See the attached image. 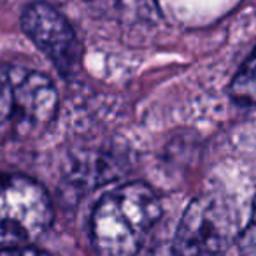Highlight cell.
Returning a JSON list of instances; mask_svg holds the SVG:
<instances>
[{
    "label": "cell",
    "mask_w": 256,
    "mask_h": 256,
    "mask_svg": "<svg viewBox=\"0 0 256 256\" xmlns=\"http://www.w3.org/2000/svg\"><path fill=\"white\" fill-rule=\"evenodd\" d=\"M162 218L156 193L144 182H128L107 192L90 221L93 246L102 254H134Z\"/></svg>",
    "instance_id": "1"
},
{
    "label": "cell",
    "mask_w": 256,
    "mask_h": 256,
    "mask_svg": "<svg viewBox=\"0 0 256 256\" xmlns=\"http://www.w3.org/2000/svg\"><path fill=\"white\" fill-rule=\"evenodd\" d=\"M58 93L42 72L0 65V137H28L54 120Z\"/></svg>",
    "instance_id": "2"
},
{
    "label": "cell",
    "mask_w": 256,
    "mask_h": 256,
    "mask_svg": "<svg viewBox=\"0 0 256 256\" xmlns=\"http://www.w3.org/2000/svg\"><path fill=\"white\" fill-rule=\"evenodd\" d=\"M53 221V206L44 186L22 174L0 176V252H37L26 248Z\"/></svg>",
    "instance_id": "3"
},
{
    "label": "cell",
    "mask_w": 256,
    "mask_h": 256,
    "mask_svg": "<svg viewBox=\"0 0 256 256\" xmlns=\"http://www.w3.org/2000/svg\"><path fill=\"white\" fill-rule=\"evenodd\" d=\"M235 218L223 200L200 196L184 210L174 238L178 254H216L230 246Z\"/></svg>",
    "instance_id": "4"
},
{
    "label": "cell",
    "mask_w": 256,
    "mask_h": 256,
    "mask_svg": "<svg viewBox=\"0 0 256 256\" xmlns=\"http://www.w3.org/2000/svg\"><path fill=\"white\" fill-rule=\"evenodd\" d=\"M23 32L53 62L64 76H72L81 67V46L74 28L62 12L46 2H36L22 16Z\"/></svg>",
    "instance_id": "5"
},
{
    "label": "cell",
    "mask_w": 256,
    "mask_h": 256,
    "mask_svg": "<svg viewBox=\"0 0 256 256\" xmlns=\"http://www.w3.org/2000/svg\"><path fill=\"white\" fill-rule=\"evenodd\" d=\"M106 18L121 23H137L156 18V0H86Z\"/></svg>",
    "instance_id": "6"
},
{
    "label": "cell",
    "mask_w": 256,
    "mask_h": 256,
    "mask_svg": "<svg viewBox=\"0 0 256 256\" xmlns=\"http://www.w3.org/2000/svg\"><path fill=\"white\" fill-rule=\"evenodd\" d=\"M228 95L238 104L256 106V50L235 74L228 88Z\"/></svg>",
    "instance_id": "7"
},
{
    "label": "cell",
    "mask_w": 256,
    "mask_h": 256,
    "mask_svg": "<svg viewBox=\"0 0 256 256\" xmlns=\"http://www.w3.org/2000/svg\"><path fill=\"white\" fill-rule=\"evenodd\" d=\"M238 251L246 252V254H256V198L252 204V212L251 220H249L248 226L240 232L237 237Z\"/></svg>",
    "instance_id": "8"
}]
</instances>
